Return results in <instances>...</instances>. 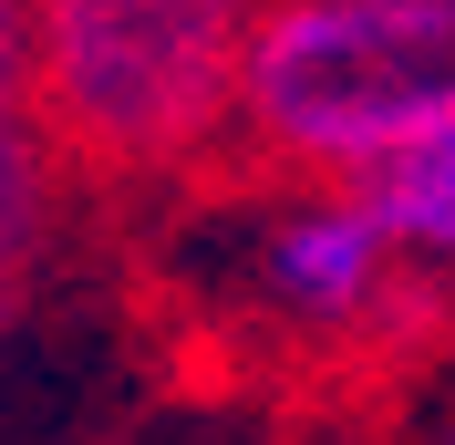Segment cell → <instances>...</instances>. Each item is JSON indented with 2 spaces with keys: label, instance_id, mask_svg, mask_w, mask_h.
Listing matches in <instances>:
<instances>
[{
  "label": "cell",
  "instance_id": "cell-4",
  "mask_svg": "<svg viewBox=\"0 0 455 445\" xmlns=\"http://www.w3.org/2000/svg\"><path fill=\"white\" fill-rule=\"evenodd\" d=\"M363 197H372V218L394 228L403 259H445L455 270V135H435L414 156H394L383 176H363Z\"/></svg>",
  "mask_w": 455,
  "mask_h": 445
},
{
  "label": "cell",
  "instance_id": "cell-3",
  "mask_svg": "<svg viewBox=\"0 0 455 445\" xmlns=\"http://www.w3.org/2000/svg\"><path fill=\"white\" fill-rule=\"evenodd\" d=\"M394 279H403V249L372 218L363 187L290 197L249 239V301L290 332H363V321L394 311Z\"/></svg>",
  "mask_w": 455,
  "mask_h": 445
},
{
  "label": "cell",
  "instance_id": "cell-5",
  "mask_svg": "<svg viewBox=\"0 0 455 445\" xmlns=\"http://www.w3.org/2000/svg\"><path fill=\"white\" fill-rule=\"evenodd\" d=\"M0 218H11V259H31V218H42V166H31V114L11 104V145H0Z\"/></svg>",
  "mask_w": 455,
  "mask_h": 445
},
{
  "label": "cell",
  "instance_id": "cell-1",
  "mask_svg": "<svg viewBox=\"0 0 455 445\" xmlns=\"http://www.w3.org/2000/svg\"><path fill=\"white\" fill-rule=\"evenodd\" d=\"M269 0H21L31 104L104 166H176L249 93Z\"/></svg>",
  "mask_w": 455,
  "mask_h": 445
},
{
  "label": "cell",
  "instance_id": "cell-2",
  "mask_svg": "<svg viewBox=\"0 0 455 445\" xmlns=\"http://www.w3.org/2000/svg\"><path fill=\"white\" fill-rule=\"evenodd\" d=\"M238 125L341 187L455 135V0H269Z\"/></svg>",
  "mask_w": 455,
  "mask_h": 445
}]
</instances>
